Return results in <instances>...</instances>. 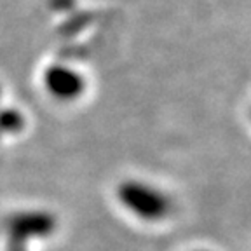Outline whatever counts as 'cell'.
<instances>
[{
  "instance_id": "6",
  "label": "cell",
  "mask_w": 251,
  "mask_h": 251,
  "mask_svg": "<svg viewBox=\"0 0 251 251\" xmlns=\"http://www.w3.org/2000/svg\"><path fill=\"white\" fill-rule=\"evenodd\" d=\"M0 94H2V89H0Z\"/></svg>"
},
{
  "instance_id": "4",
  "label": "cell",
  "mask_w": 251,
  "mask_h": 251,
  "mask_svg": "<svg viewBox=\"0 0 251 251\" xmlns=\"http://www.w3.org/2000/svg\"><path fill=\"white\" fill-rule=\"evenodd\" d=\"M25 127V117L18 110H2L0 112V138L4 134L20 133Z\"/></svg>"
},
{
  "instance_id": "3",
  "label": "cell",
  "mask_w": 251,
  "mask_h": 251,
  "mask_svg": "<svg viewBox=\"0 0 251 251\" xmlns=\"http://www.w3.org/2000/svg\"><path fill=\"white\" fill-rule=\"evenodd\" d=\"M44 87L58 101H74L86 89V80L67 65H52L44 74Z\"/></svg>"
},
{
  "instance_id": "1",
  "label": "cell",
  "mask_w": 251,
  "mask_h": 251,
  "mask_svg": "<svg viewBox=\"0 0 251 251\" xmlns=\"http://www.w3.org/2000/svg\"><path fill=\"white\" fill-rule=\"evenodd\" d=\"M117 197L126 209L147 222L162 220L171 211V199L164 192L143 181L127 180L121 183L117 188Z\"/></svg>"
},
{
  "instance_id": "2",
  "label": "cell",
  "mask_w": 251,
  "mask_h": 251,
  "mask_svg": "<svg viewBox=\"0 0 251 251\" xmlns=\"http://www.w3.org/2000/svg\"><path fill=\"white\" fill-rule=\"evenodd\" d=\"M58 227V220L49 211H16L9 215L4 222L7 235H14L20 239H33V237H47Z\"/></svg>"
},
{
  "instance_id": "5",
  "label": "cell",
  "mask_w": 251,
  "mask_h": 251,
  "mask_svg": "<svg viewBox=\"0 0 251 251\" xmlns=\"http://www.w3.org/2000/svg\"><path fill=\"white\" fill-rule=\"evenodd\" d=\"M5 251H26V241L20 239V237H14V235H7Z\"/></svg>"
}]
</instances>
